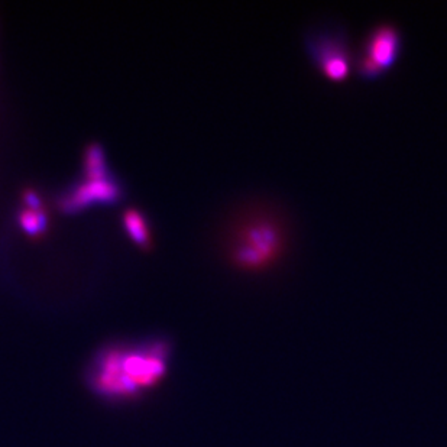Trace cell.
Returning <instances> with one entry per match:
<instances>
[{"instance_id": "1", "label": "cell", "mask_w": 447, "mask_h": 447, "mask_svg": "<svg viewBox=\"0 0 447 447\" xmlns=\"http://www.w3.org/2000/svg\"><path fill=\"white\" fill-rule=\"evenodd\" d=\"M221 245L233 269L244 274L269 272L290 255L291 220L285 209L272 200H245L228 219Z\"/></svg>"}, {"instance_id": "6", "label": "cell", "mask_w": 447, "mask_h": 447, "mask_svg": "<svg viewBox=\"0 0 447 447\" xmlns=\"http://www.w3.org/2000/svg\"><path fill=\"white\" fill-rule=\"evenodd\" d=\"M126 226H127V230L132 233V236L141 242V244H143V242H146V237H148V233H146V229L143 226V221L142 219L136 214V213H129L126 216Z\"/></svg>"}, {"instance_id": "2", "label": "cell", "mask_w": 447, "mask_h": 447, "mask_svg": "<svg viewBox=\"0 0 447 447\" xmlns=\"http://www.w3.org/2000/svg\"><path fill=\"white\" fill-rule=\"evenodd\" d=\"M166 362L168 353L162 345L110 350L100 359L93 382L104 395L138 394L162 379Z\"/></svg>"}, {"instance_id": "4", "label": "cell", "mask_w": 447, "mask_h": 447, "mask_svg": "<svg viewBox=\"0 0 447 447\" xmlns=\"http://www.w3.org/2000/svg\"><path fill=\"white\" fill-rule=\"evenodd\" d=\"M402 48L404 36L397 25L389 22L375 25L355 51V72L368 81L381 79L398 63Z\"/></svg>"}, {"instance_id": "3", "label": "cell", "mask_w": 447, "mask_h": 447, "mask_svg": "<svg viewBox=\"0 0 447 447\" xmlns=\"http://www.w3.org/2000/svg\"><path fill=\"white\" fill-rule=\"evenodd\" d=\"M304 51L323 79L343 83L355 71V51L346 29L339 24H322L304 35Z\"/></svg>"}, {"instance_id": "5", "label": "cell", "mask_w": 447, "mask_h": 447, "mask_svg": "<svg viewBox=\"0 0 447 447\" xmlns=\"http://www.w3.org/2000/svg\"><path fill=\"white\" fill-rule=\"evenodd\" d=\"M113 196H115L113 185L107 181L96 180L91 184H87L84 189H81V191H79L76 196H74L72 203L76 204V206H79L81 203H87L95 198L103 200V198H111Z\"/></svg>"}, {"instance_id": "7", "label": "cell", "mask_w": 447, "mask_h": 447, "mask_svg": "<svg viewBox=\"0 0 447 447\" xmlns=\"http://www.w3.org/2000/svg\"><path fill=\"white\" fill-rule=\"evenodd\" d=\"M22 223H24V226H25L26 230H29V232H36V230H38V229L41 228L42 220H41V217H40L38 214H35V213H32V212H28V213L24 214Z\"/></svg>"}]
</instances>
